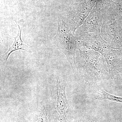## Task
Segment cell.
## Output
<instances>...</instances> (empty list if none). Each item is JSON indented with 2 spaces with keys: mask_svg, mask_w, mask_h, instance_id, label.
I'll list each match as a JSON object with an SVG mask.
<instances>
[{
  "mask_svg": "<svg viewBox=\"0 0 122 122\" xmlns=\"http://www.w3.org/2000/svg\"><path fill=\"white\" fill-rule=\"evenodd\" d=\"M77 49L76 70L78 71L83 80L89 84L97 83L110 77L103 55L85 46Z\"/></svg>",
  "mask_w": 122,
  "mask_h": 122,
  "instance_id": "cell-1",
  "label": "cell"
},
{
  "mask_svg": "<svg viewBox=\"0 0 122 122\" xmlns=\"http://www.w3.org/2000/svg\"><path fill=\"white\" fill-rule=\"evenodd\" d=\"M53 40L54 45L65 55L72 69L76 71L75 54L78 48V38L73 35L68 22L63 17H58L57 31Z\"/></svg>",
  "mask_w": 122,
  "mask_h": 122,
  "instance_id": "cell-2",
  "label": "cell"
},
{
  "mask_svg": "<svg viewBox=\"0 0 122 122\" xmlns=\"http://www.w3.org/2000/svg\"><path fill=\"white\" fill-rule=\"evenodd\" d=\"M66 87L63 80L58 78L55 85L54 107L56 117L59 122H67L68 102Z\"/></svg>",
  "mask_w": 122,
  "mask_h": 122,
  "instance_id": "cell-3",
  "label": "cell"
},
{
  "mask_svg": "<svg viewBox=\"0 0 122 122\" xmlns=\"http://www.w3.org/2000/svg\"><path fill=\"white\" fill-rule=\"evenodd\" d=\"M76 36L78 41V48L85 46L97 51L103 56L114 50L103 39L99 33H87Z\"/></svg>",
  "mask_w": 122,
  "mask_h": 122,
  "instance_id": "cell-4",
  "label": "cell"
},
{
  "mask_svg": "<svg viewBox=\"0 0 122 122\" xmlns=\"http://www.w3.org/2000/svg\"><path fill=\"white\" fill-rule=\"evenodd\" d=\"M116 20L110 13L104 14L100 29V34L103 39L113 48L116 45L117 39Z\"/></svg>",
  "mask_w": 122,
  "mask_h": 122,
  "instance_id": "cell-5",
  "label": "cell"
},
{
  "mask_svg": "<svg viewBox=\"0 0 122 122\" xmlns=\"http://www.w3.org/2000/svg\"><path fill=\"white\" fill-rule=\"evenodd\" d=\"M104 15L95 12L92 13L86 17L82 25L77 29L78 34L77 35L90 33H100Z\"/></svg>",
  "mask_w": 122,
  "mask_h": 122,
  "instance_id": "cell-6",
  "label": "cell"
},
{
  "mask_svg": "<svg viewBox=\"0 0 122 122\" xmlns=\"http://www.w3.org/2000/svg\"><path fill=\"white\" fill-rule=\"evenodd\" d=\"M16 21V23L18 26V31L17 35L15 37L12 36L15 39L14 41L12 46H9L8 50L6 53H5L2 56V61L3 62H6L8 60L9 56L14 51L22 50L26 51L29 53H31L32 50L30 48L25 44L22 41L21 38V30L22 28L20 27L19 25H18L17 22Z\"/></svg>",
  "mask_w": 122,
  "mask_h": 122,
  "instance_id": "cell-7",
  "label": "cell"
},
{
  "mask_svg": "<svg viewBox=\"0 0 122 122\" xmlns=\"http://www.w3.org/2000/svg\"><path fill=\"white\" fill-rule=\"evenodd\" d=\"M89 84L92 95L94 98L96 100H109L122 103V98L114 96L107 93L100 88L97 83Z\"/></svg>",
  "mask_w": 122,
  "mask_h": 122,
  "instance_id": "cell-8",
  "label": "cell"
},
{
  "mask_svg": "<svg viewBox=\"0 0 122 122\" xmlns=\"http://www.w3.org/2000/svg\"><path fill=\"white\" fill-rule=\"evenodd\" d=\"M50 113L45 107L35 115L33 122H52Z\"/></svg>",
  "mask_w": 122,
  "mask_h": 122,
  "instance_id": "cell-9",
  "label": "cell"
},
{
  "mask_svg": "<svg viewBox=\"0 0 122 122\" xmlns=\"http://www.w3.org/2000/svg\"><path fill=\"white\" fill-rule=\"evenodd\" d=\"M75 122H92L91 121H89V120H78V121H76Z\"/></svg>",
  "mask_w": 122,
  "mask_h": 122,
  "instance_id": "cell-10",
  "label": "cell"
}]
</instances>
